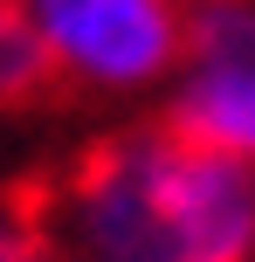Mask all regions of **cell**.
I'll return each instance as SVG.
<instances>
[{
  "label": "cell",
  "instance_id": "ba28073f",
  "mask_svg": "<svg viewBox=\"0 0 255 262\" xmlns=\"http://www.w3.org/2000/svg\"><path fill=\"white\" fill-rule=\"evenodd\" d=\"M0 249H7V242H0Z\"/></svg>",
  "mask_w": 255,
  "mask_h": 262
},
{
  "label": "cell",
  "instance_id": "277c9868",
  "mask_svg": "<svg viewBox=\"0 0 255 262\" xmlns=\"http://www.w3.org/2000/svg\"><path fill=\"white\" fill-rule=\"evenodd\" d=\"M173 138L228 159H255V62H193L173 104Z\"/></svg>",
  "mask_w": 255,
  "mask_h": 262
},
{
  "label": "cell",
  "instance_id": "52a82bcc",
  "mask_svg": "<svg viewBox=\"0 0 255 262\" xmlns=\"http://www.w3.org/2000/svg\"><path fill=\"white\" fill-rule=\"evenodd\" d=\"M0 262H28V255H14V249H0Z\"/></svg>",
  "mask_w": 255,
  "mask_h": 262
},
{
  "label": "cell",
  "instance_id": "6da1fadb",
  "mask_svg": "<svg viewBox=\"0 0 255 262\" xmlns=\"http://www.w3.org/2000/svg\"><path fill=\"white\" fill-rule=\"evenodd\" d=\"M21 14L41 55L90 83H145L179 49L166 0H21Z\"/></svg>",
  "mask_w": 255,
  "mask_h": 262
},
{
  "label": "cell",
  "instance_id": "8992f818",
  "mask_svg": "<svg viewBox=\"0 0 255 262\" xmlns=\"http://www.w3.org/2000/svg\"><path fill=\"white\" fill-rule=\"evenodd\" d=\"M41 69H49V55H41L35 28H28V14L14 7V0H0V97L35 90Z\"/></svg>",
  "mask_w": 255,
  "mask_h": 262
},
{
  "label": "cell",
  "instance_id": "5b68a950",
  "mask_svg": "<svg viewBox=\"0 0 255 262\" xmlns=\"http://www.w3.org/2000/svg\"><path fill=\"white\" fill-rule=\"evenodd\" d=\"M193 62H255V7L248 0H214L193 21Z\"/></svg>",
  "mask_w": 255,
  "mask_h": 262
},
{
  "label": "cell",
  "instance_id": "7a4b0ae2",
  "mask_svg": "<svg viewBox=\"0 0 255 262\" xmlns=\"http://www.w3.org/2000/svg\"><path fill=\"white\" fill-rule=\"evenodd\" d=\"M69 235L83 262H179L159 200V138H124L76 180Z\"/></svg>",
  "mask_w": 255,
  "mask_h": 262
},
{
  "label": "cell",
  "instance_id": "3957f363",
  "mask_svg": "<svg viewBox=\"0 0 255 262\" xmlns=\"http://www.w3.org/2000/svg\"><path fill=\"white\" fill-rule=\"evenodd\" d=\"M159 200L179 262H248L255 255V172L248 159L159 138Z\"/></svg>",
  "mask_w": 255,
  "mask_h": 262
}]
</instances>
